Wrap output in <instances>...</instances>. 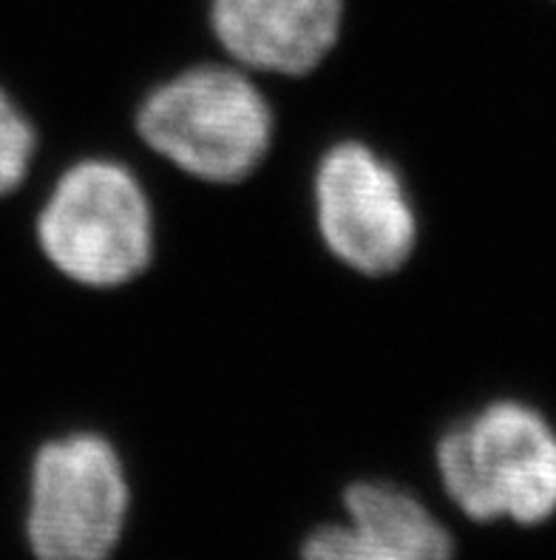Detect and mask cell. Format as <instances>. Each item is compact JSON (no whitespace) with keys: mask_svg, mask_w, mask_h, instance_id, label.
Segmentation results:
<instances>
[{"mask_svg":"<svg viewBox=\"0 0 556 560\" xmlns=\"http://www.w3.org/2000/svg\"><path fill=\"white\" fill-rule=\"evenodd\" d=\"M51 265L85 288H120L154 256V211L134 171L114 160H83L57 179L37 217Z\"/></svg>","mask_w":556,"mask_h":560,"instance_id":"cell-3","label":"cell"},{"mask_svg":"<svg viewBox=\"0 0 556 560\" xmlns=\"http://www.w3.org/2000/svg\"><path fill=\"white\" fill-rule=\"evenodd\" d=\"M120 453L97 433L43 444L32 464L26 535L37 560H108L128 515Z\"/></svg>","mask_w":556,"mask_h":560,"instance_id":"cell-4","label":"cell"},{"mask_svg":"<svg viewBox=\"0 0 556 560\" xmlns=\"http://www.w3.org/2000/svg\"><path fill=\"white\" fill-rule=\"evenodd\" d=\"M437 472L472 521L545 524L556 512V427L525 401H492L446 430Z\"/></svg>","mask_w":556,"mask_h":560,"instance_id":"cell-2","label":"cell"},{"mask_svg":"<svg viewBox=\"0 0 556 560\" xmlns=\"http://www.w3.org/2000/svg\"><path fill=\"white\" fill-rule=\"evenodd\" d=\"M344 0H211L222 49L247 71L298 78L339 43Z\"/></svg>","mask_w":556,"mask_h":560,"instance_id":"cell-6","label":"cell"},{"mask_svg":"<svg viewBox=\"0 0 556 560\" xmlns=\"http://www.w3.org/2000/svg\"><path fill=\"white\" fill-rule=\"evenodd\" d=\"M350 524L318 526L301 560H451L449 529L415 495L383 481H358L344 495Z\"/></svg>","mask_w":556,"mask_h":560,"instance_id":"cell-7","label":"cell"},{"mask_svg":"<svg viewBox=\"0 0 556 560\" xmlns=\"http://www.w3.org/2000/svg\"><path fill=\"white\" fill-rule=\"evenodd\" d=\"M273 108L241 66L204 63L156 85L137 112L151 151L202 183L250 177L273 142Z\"/></svg>","mask_w":556,"mask_h":560,"instance_id":"cell-1","label":"cell"},{"mask_svg":"<svg viewBox=\"0 0 556 560\" xmlns=\"http://www.w3.org/2000/svg\"><path fill=\"white\" fill-rule=\"evenodd\" d=\"M327 250L364 277H387L415 250L417 217L398 171L364 142L332 145L312 183Z\"/></svg>","mask_w":556,"mask_h":560,"instance_id":"cell-5","label":"cell"},{"mask_svg":"<svg viewBox=\"0 0 556 560\" xmlns=\"http://www.w3.org/2000/svg\"><path fill=\"white\" fill-rule=\"evenodd\" d=\"M35 145L37 137L32 122L0 89V197H7L23 183L35 156Z\"/></svg>","mask_w":556,"mask_h":560,"instance_id":"cell-8","label":"cell"}]
</instances>
